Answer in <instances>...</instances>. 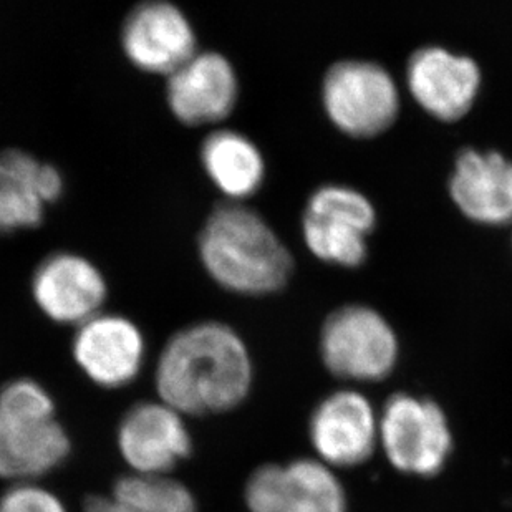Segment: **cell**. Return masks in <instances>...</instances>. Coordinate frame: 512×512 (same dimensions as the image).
I'll return each instance as SVG.
<instances>
[{"label": "cell", "mask_w": 512, "mask_h": 512, "mask_svg": "<svg viewBox=\"0 0 512 512\" xmlns=\"http://www.w3.org/2000/svg\"><path fill=\"white\" fill-rule=\"evenodd\" d=\"M309 440L315 458L330 468H355L380 446V415L357 390L330 393L312 411Z\"/></svg>", "instance_id": "cell-10"}, {"label": "cell", "mask_w": 512, "mask_h": 512, "mask_svg": "<svg viewBox=\"0 0 512 512\" xmlns=\"http://www.w3.org/2000/svg\"><path fill=\"white\" fill-rule=\"evenodd\" d=\"M70 453L72 441L42 383L17 378L0 388V478L39 483Z\"/></svg>", "instance_id": "cell-3"}, {"label": "cell", "mask_w": 512, "mask_h": 512, "mask_svg": "<svg viewBox=\"0 0 512 512\" xmlns=\"http://www.w3.org/2000/svg\"><path fill=\"white\" fill-rule=\"evenodd\" d=\"M322 107L343 135L368 140L392 128L401 110V95L392 73L367 58H343L322 78Z\"/></svg>", "instance_id": "cell-4"}, {"label": "cell", "mask_w": 512, "mask_h": 512, "mask_svg": "<svg viewBox=\"0 0 512 512\" xmlns=\"http://www.w3.org/2000/svg\"><path fill=\"white\" fill-rule=\"evenodd\" d=\"M121 49L143 72L168 77L198 52V35L188 15L170 0H146L121 25Z\"/></svg>", "instance_id": "cell-12"}, {"label": "cell", "mask_w": 512, "mask_h": 512, "mask_svg": "<svg viewBox=\"0 0 512 512\" xmlns=\"http://www.w3.org/2000/svg\"><path fill=\"white\" fill-rule=\"evenodd\" d=\"M113 498L130 512H196L191 489L171 476L126 474L116 479Z\"/></svg>", "instance_id": "cell-19"}, {"label": "cell", "mask_w": 512, "mask_h": 512, "mask_svg": "<svg viewBox=\"0 0 512 512\" xmlns=\"http://www.w3.org/2000/svg\"><path fill=\"white\" fill-rule=\"evenodd\" d=\"M282 512H347V494L334 468L317 458L285 464Z\"/></svg>", "instance_id": "cell-18"}, {"label": "cell", "mask_w": 512, "mask_h": 512, "mask_svg": "<svg viewBox=\"0 0 512 512\" xmlns=\"http://www.w3.org/2000/svg\"><path fill=\"white\" fill-rule=\"evenodd\" d=\"M405 80L421 110L435 120L453 123L474 107L483 85V72L469 55L443 45H425L408 58Z\"/></svg>", "instance_id": "cell-8"}, {"label": "cell", "mask_w": 512, "mask_h": 512, "mask_svg": "<svg viewBox=\"0 0 512 512\" xmlns=\"http://www.w3.org/2000/svg\"><path fill=\"white\" fill-rule=\"evenodd\" d=\"M65 188L58 168L29 151H0V232L37 228Z\"/></svg>", "instance_id": "cell-16"}, {"label": "cell", "mask_w": 512, "mask_h": 512, "mask_svg": "<svg viewBox=\"0 0 512 512\" xmlns=\"http://www.w3.org/2000/svg\"><path fill=\"white\" fill-rule=\"evenodd\" d=\"M254 383V363L241 335L204 320L171 335L155 368L158 398L188 416L234 410Z\"/></svg>", "instance_id": "cell-1"}, {"label": "cell", "mask_w": 512, "mask_h": 512, "mask_svg": "<svg viewBox=\"0 0 512 512\" xmlns=\"http://www.w3.org/2000/svg\"><path fill=\"white\" fill-rule=\"evenodd\" d=\"M166 103L184 125H216L226 120L239 100V77L226 55L198 50L166 77Z\"/></svg>", "instance_id": "cell-14"}, {"label": "cell", "mask_w": 512, "mask_h": 512, "mask_svg": "<svg viewBox=\"0 0 512 512\" xmlns=\"http://www.w3.org/2000/svg\"><path fill=\"white\" fill-rule=\"evenodd\" d=\"M30 292L40 312L62 325H82L103 312L108 284L95 262L77 252L60 251L35 267Z\"/></svg>", "instance_id": "cell-13"}, {"label": "cell", "mask_w": 512, "mask_h": 512, "mask_svg": "<svg viewBox=\"0 0 512 512\" xmlns=\"http://www.w3.org/2000/svg\"><path fill=\"white\" fill-rule=\"evenodd\" d=\"M0 512H68V509L52 489L39 483H17L0 496Z\"/></svg>", "instance_id": "cell-21"}, {"label": "cell", "mask_w": 512, "mask_h": 512, "mask_svg": "<svg viewBox=\"0 0 512 512\" xmlns=\"http://www.w3.org/2000/svg\"><path fill=\"white\" fill-rule=\"evenodd\" d=\"M285 464H262L247 478L244 504L249 512H282Z\"/></svg>", "instance_id": "cell-20"}, {"label": "cell", "mask_w": 512, "mask_h": 512, "mask_svg": "<svg viewBox=\"0 0 512 512\" xmlns=\"http://www.w3.org/2000/svg\"><path fill=\"white\" fill-rule=\"evenodd\" d=\"M320 357L335 377L380 382L397 367L400 340L387 317L365 304L342 305L320 329Z\"/></svg>", "instance_id": "cell-5"}, {"label": "cell", "mask_w": 512, "mask_h": 512, "mask_svg": "<svg viewBox=\"0 0 512 512\" xmlns=\"http://www.w3.org/2000/svg\"><path fill=\"white\" fill-rule=\"evenodd\" d=\"M204 173L228 201L242 203L262 188L266 179V160L261 148L232 128L209 133L199 151Z\"/></svg>", "instance_id": "cell-17"}, {"label": "cell", "mask_w": 512, "mask_h": 512, "mask_svg": "<svg viewBox=\"0 0 512 512\" xmlns=\"http://www.w3.org/2000/svg\"><path fill=\"white\" fill-rule=\"evenodd\" d=\"M377 219L367 194L347 184H324L305 203L302 237L320 261L355 269L367 261L368 237Z\"/></svg>", "instance_id": "cell-6"}, {"label": "cell", "mask_w": 512, "mask_h": 512, "mask_svg": "<svg viewBox=\"0 0 512 512\" xmlns=\"http://www.w3.org/2000/svg\"><path fill=\"white\" fill-rule=\"evenodd\" d=\"M116 445L130 473L170 476L193 451V436L183 413L165 401H141L121 418Z\"/></svg>", "instance_id": "cell-9"}, {"label": "cell", "mask_w": 512, "mask_h": 512, "mask_svg": "<svg viewBox=\"0 0 512 512\" xmlns=\"http://www.w3.org/2000/svg\"><path fill=\"white\" fill-rule=\"evenodd\" d=\"M380 448L400 473L433 478L453 451L450 421L436 401L395 393L380 413Z\"/></svg>", "instance_id": "cell-7"}, {"label": "cell", "mask_w": 512, "mask_h": 512, "mask_svg": "<svg viewBox=\"0 0 512 512\" xmlns=\"http://www.w3.org/2000/svg\"><path fill=\"white\" fill-rule=\"evenodd\" d=\"M146 339L135 320L100 312L78 325L72 340L73 360L83 375L107 390L128 387L140 377Z\"/></svg>", "instance_id": "cell-11"}, {"label": "cell", "mask_w": 512, "mask_h": 512, "mask_svg": "<svg viewBox=\"0 0 512 512\" xmlns=\"http://www.w3.org/2000/svg\"><path fill=\"white\" fill-rule=\"evenodd\" d=\"M198 251L208 276L234 294H276L294 271L292 252L276 229L256 209L236 201L209 213Z\"/></svg>", "instance_id": "cell-2"}, {"label": "cell", "mask_w": 512, "mask_h": 512, "mask_svg": "<svg viewBox=\"0 0 512 512\" xmlns=\"http://www.w3.org/2000/svg\"><path fill=\"white\" fill-rule=\"evenodd\" d=\"M459 213L473 223H512V160L496 150L464 148L455 158L448 183Z\"/></svg>", "instance_id": "cell-15"}]
</instances>
